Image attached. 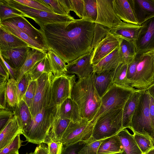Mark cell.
<instances>
[{
    "instance_id": "1",
    "label": "cell",
    "mask_w": 154,
    "mask_h": 154,
    "mask_svg": "<svg viewBox=\"0 0 154 154\" xmlns=\"http://www.w3.org/2000/svg\"><path fill=\"white\" fill-rule=\"evenodd\" d=\"M96 23L83 18L45 25L40 29L48 49L67 64L93 51Z\"/></svg>"
},
{
    "instance_id": "2",
    "label": "cell",
    "mask_w": 154,
    "mask_h": 154,
    "mask_svg": "<svg viewBox=\"0 0 154 154\" xmlns=\"http://www.w3.org/2000/svg\"><path fill=\"white\" fill-rule=\"evenodd\" d=\"M93 72L79 79L73 86L71 94L72 98L78 106L82 118L89 121L94 118L101 104V98L95 86Z\"/></svg>"
},
{
    "instance_id": "3",
    "label": "cell",
    "mask_w": 154,
    "mask_h": 154,
    "mask_svg": "<svg viewBox=\"0 0 154 154\" xmlns=\"http://www.w3.org/2000/svg\"><path fill=\"white\" fill-rule=\"evenodd\" d=\"M58 106L51 105L45 107L32 118L23 131L26 141L37 144L45 143L58 115Z\"/></svg>"
},
{
    "instance_id": "4",
    "label": "cell",
    "mask_w": 154,
    "mask_h": 154,
    "mask_svg": "<svg viewBox=\"0 0 154 154\" xmlns=\"http://www.w3.org/2000/svg\"><path fill=\"white\" fill-rule=\"evenodd\" d=\"M123 110L122 108L111 109L98 117L94 125L91 140L106 139L117 134L124 129Z\"/></svg>"
},
{
    "instance_id": "5",
    "label": "cell",
    "mask_w": 154,
    "mask_h": 154,
    "mask_svg": "<svg viewBox=\"0 0 154 154\" xmlns=\"http://www.w3.org/2000/svg\"><path fill=\"white\" fill-rule=\"evenodd\" d=\"M136 89L131 86L113 84L101 97V105L91 121L95 123L98 117L110 110L123 109L127 101Z\"/></svg>"
},
{
    "instance_id": "6",
    "label": "cell",
    "mask_w": 154,
    "mask_h": 154,
    "mask_svg": "<svg viewBox=\"0 0 154 154\" xmlns=\"http://www.w3.org/2000/svg\"><path fill=\"white\" fill-rule=\"evenodd\" d=\"M150 98L147 90H142L128 128L133 132L149 135L151 137L154 129L149 114Z\"/></svg>"
},
{
    "instance_id": "7",
    "label": "cell",
    "mask_w": 154,
    "mask_h": 154,
    "mask_svg": "<svg viewBox=\"0 0 154 154\" xmlns=\"http://www.w3.org/2000/svg\"><path fill=\"white\" fill-rule=\"evenodd\" d=\"M154 83V51H152L141 54L131 87L145 90Z\"/></svg>"
},
{
    "instance_id": "8",
    "label": "cell",
    "mask_w": 154,
    "mask_h": 154,
    "mask_svg": "<svg viewBox=\"0 0 154 154\" xmlns=\"http://www.w3.org/2000/svg\"><path fill=\"white\" fill-rule=\"evenodd\" d=\"M9 6L21 11L26 17L32 19L42 28L54 23L69 21L75 20L71 15H61L28 7L14 0H3Z\"/></svg>"
},
{
    "instance_id": "9",
    "label": "cell",
    "mask_w": 154,
    "mask_h": 154,
    "mask_svg": "<svg viewBox=\"0 0 154 154\" xmlns=\"http://www.w3.org/2000/svg\"><path fill=\"white\" fill-rule=\"evenodd\" d=\"M94 124L84 118L76 123L71 121L64 133L60 142L64 146L79 142H88L91 140Z\"/></svg>"
},
{
    "instance_id": "10",
    "label": "cell",
    "mask_w": 154,
    "mask_h": 154,
    "mask_svg": "<svg viewBox=\"0 0 154 154\" xmlns=\"http://www.w3.org/2000/svg\"><path fill=\"white\" fill-rule=\"evenodd\" d=\"M54 77L52 73H44L37 79V85L35 94L29 108L32 118L43 108L53 105L51 102V85Z\"/></svg>"
},
{
    "instance_id": "11",
    "label": "cell",
    "mask_w": 154,
    "mask_h": 154,
    "mask_svg": "<svg viewBox=\"0 0 154 154\" xmlns=\"http://www.w3.org/2000/svg\"><path fill=\"white\" fill-rule=\"evenodd\" d=\"M76 79L74 74H66L53 77L51 85V102L53 105L59 106L66 99L71 98Z\"/></svg>"
},
{
    "instance_id": "12",
    "label": "cell",
    "mask_w": 154,
    "mask_h": 154,
    "mask_svg": "<svg viewBox=\"0 0 154 154\" xmlns=\"http://www.w3.org/2000/svg\"><path fill=\"white\" fill-rule=\"evenodd\" d=\"M112 0H96L97 18L95 23L111 29L123 22L115 14L113 8Z\"/></svg>"
},
{
    "instance_id": "13",
    "label": "cell",
    "mask_w": 154,
    "mask_h": 154,
    "mask_svg": "<svg viewBox=\"0 0 154 154\" xmlns=\"http://www.w3.org/2000/svg\"><path fill=\"white\" fill-rule=\"evenodd\" d=\"M141 25L138 37L134 41L137 53L154 51V17Z\"/></svg>"
},
{
    "instance_id": "14",
    "label": "cell",
    "mask_w": 154,
    "mask_h": 154,
    "mask_svg": "<svg viewBox=\"0 0 154 154\" xmlns=\"http://www.w3.org/2000/svg\"><path fill=\"white\" fill-rule=\"evenodd\" d=\"M119 45V38L109 32L94 48L91 54V64L93 66L96 64Z\"/></svg>"
},
{
    "instance_id": "15",
    "label": "cell",
    "mask_w": 154,
    "mask_h": 154,
    "mask_svg": "<svg viewBox=\"0 0 154 154\" xmlns=\"http://www.w3.org/2000/svg\"><path fill=\"white\" fill-rule=\"evenodd\" d=\"M91 52L85 54L66 65V74H76L79 79L85 78L94 72L91 63Z\"/></svg>"
},
{
    "instance_id": "16",
    "label": "cell",
    "mask_w": 154,
    "mask_h": 154,
    "mask_svg": "<svg viewBox=\"0 0 154 154\" xmlns=\"http://www.w3.org/2000/svg\"><path fill=\"white\" fill-rule=\"evenodd\" d=\"M139 25L154 17V0H130Z\"/></svg>"
},
{
    "instance_id": "17",
    "label": "cell",
    "mask_w": 154,
    "mask_h": 154,
    "mask_svg": "<svg viewBox=\"0 0 154 154\" xmlns=\"http://www.w3.org/2000/svg\"><path fill=\"white\" fill-rule=\"evenodd\" d=\"M31 48L23 47L0 51V54L11 67L18 70L23 63Z\"/></svg>"
},
{
    "instance_id": "18",
    "label": "cell",
    "mask_w": 154,
    "mask_h": 154,
    "mask_svg": "<svg viewBox=\"0 0 154 154\" xmlns=\"http://www.w3.org/2000/svg\"><path fill=\"white\" fill-rule=\"evenodd\" d=\"M112 5L115 14L123 22L139 25L130 0H112Z\"/></svg>"
},
{
    "instance_id": "19",
    "label": "cell",
    "mask_w": 154,
    "mask_h": 154,
    "mask_svg": "<svg viewBox=\"0 0 154 154\" xmlns=\"http://www.w3.org/2000/svg\"><path fill=\"white\" fill-rule=\"evenodd\" d=\"M4 21L15 26L34 40L46 46L44 41L43 35L40 29H37L34 27L24 17H17Z\"/></svg>"
},
{
    "instance_id": "20",
    "label": "cell",
    "mask_w": 154,
    "mask_h": 154,
    "mask_svg": "<svg viewBox=\"0 0 154 154\" xmlns=\"http://www.w3.org/2000/svg\"><path fill=\"white\" fill-rule=\"evenodd\" d=\"M142 25L128 23L123 22L110 29V32L115 37L134 42L138 38Z\"/></svg>"
},
{
    "instance_id": "21",
    "label": "cell",
    "mask_w": 154,
    "mask_h": 154,
    "mask_svg": "<svg viewBox=\"0 0 154 154\" xmlns=\"http://www.w3.org/2000/svg\"><path fill=\"white\" fill-rule=\"evenodd\" d=\"M0 26L26 42L32 48L47 53L48 47L34 40L28 35L20 30L15 26L5 21L0 23Z\"/></svg>"
},
{
    "instance_id": "22",
    "label": "cell",
    "mask_w": 154,
    "mask_h": 154,
    "mask_svg": "<svg viewBox=\"0 0 154 154\" xmlns=\"http://www.w3.org/2000/svg\"><path fill=\"white\" fill-rule=\"evenodd\" d=\"M16 116L14 115L0 131V150L6 146L18 134H23Z\"/></svg>"
},
{
    "instance_id": "23",
    "label": "cell",
    "mask_w": 154,
    "mask_h": 154,
    "mask_svg": "<svg viewBox=\"0 0 154 154\" xmlns=\"http://www.w3.org/2000/svg\"><path fill=\"white\" fill-rule=\"evenodd\" d=\"M58 116L74 123L80 122L82 119L78 104L72 98H67L58 106Z\"/></svg>"
},
{
    "instance_id": "24",
    "label": "cell",
    "mask_w": 154,
    "mask_h": 154,
    "mask_svg": "<svg viewBox=\"0 0 154 154\" xmlns=\"http://www.w3.org/2000/svg\"><path fill=\"white\" fill-rule=\"evenodd\" d=\"M115 69L93 72L95 86L101 98L114 84L113 79Z\"/></svg>"
},
{
    "instance_id": "25",
    "label": "cell",
    "mask_w": 154,
    "mask_h": 154,
    "mask_svg": "<svg viewBox=\"0 0 154 154\" xmlns=\"http://www.w3.org/2000/svg\"><path fill=\"white\" fill-rule=\"evenodd\" d=\"M122 63L123 61L120 54L119 46L93 66V72L116 69Z\"/></svg>"
},
{
    "instance_id": "26",
    "label": "cell",
    "mask_w": 154,
    "mask_h": 154,
    "mask_svg": "<svg viewBox=\"0 0 154 154\" xmlns=\"http://www.w3.org/2000/svg\"><path fill=\"white\" fill-rule=\"evenodd\" d=\"M142 91L136 89L125 104L122 114V125L124 128H128L130 126L132 117L137 105Z\"/></svg>"
},
{
    "instance_id": "27",
    "label": "cell",
    "mask_w": 154,
    "mask_h": 154,
    "mask_svg": "<svg viewBox=\"0 0 154 154\" xmlns=\"http://www.w3.org/2000/svg\"><path fill=\"white\" fill-rule=\"evenodd\" d=\"M47 53L31 48L25 60L21 67L17 70V82L23 75L27 73L38 61L44 57Z\"/></svg>"
},
{
    "instance_id": "28",
    "label": "cell",
    "mask_w": 154,
    "mask_h": 154,
    "mask_svg": "<svg viewBox=\"0 0 154 154\" xmlns=\"http://www.w3.org/2000/svg\"><path fill=\"white\" fill-rule=\"evenodd\" d=\"M124 128L117 134L123 147L122 154H142L134 138L133 132L131 134Z\"/></svg>"
},
{
    "instance_id": "29",
    "label": "cell",
    "mask_w": 154,
    "mask_h": 154,
    "mask_svg": "<svg viewBox=\"0 0 154 154\" xmlns=\"http://www.w3.org/2000/svg\"><path fill=\"white\" fill-rule=\"evenodd\" d=\"M71 121L69 119L61 118L57 115L45 143L46 144L51 141L60 142L64 133Z\"/></svg>"
},
{
    "instance_id": "30",
    "label": "cell",
    "mask_w": 154,
    "mask_h": 154,
    "mask_svg": "<svg viewBox=\"0 0 154 154\" xmlns=\"http://www.w3.org/2000/svg\"><path fill=\"white\" fill-rule=\"evenodd\" d=\"M29 47L26 42L0 26V51Z\"/></svg>"
},
{
    "instance_id": "31",
    "label": "cell",
    "mask_w": 154,
    "mask_h": 154,
    "mask_svg": "<svg viewBox=\"0 0 154 154\" xmlns=\"http://www.w3.org/2000/svg\"><path fill=\"white\" fill-rule=\"evenodd\" d=\"M123 147L117 134L106 138L101 144L97 154L122 152Z\"/></svg>"
},
{
    "instance_id": "32",
    "label": "cell",
    "mask_w": 154,
    "mask_h": 154,
    "mask_svg": "<svg viewBox=\"0 0 154 154\" xmlns=\"http://www.w3.org/2000/svg\"><path fill=\"white\" fill-rule=\"evenodd\" d=\"M18 124L24 131L29 124L32 119V116L29 107L23 100H22L14 111Z\"/></svg>"
},
{
    "instance_id": "33",
    "label": "cell",
    "mask_w": 154,
    "mask_h": 154,
    "mask_svg": "<svg viewBox=\"0 0 154 154\" xmlns=\"http://www.w3.org/2000/svg\"><path fill=\"white\" fill-rule=\"evenodd\" d=\"M119 51L123 63L128 65L132 61L137 51L134 42L119 38Z\"/></svg>"
},
{
    "instance_id": "34",
    "label": "cell",
    "mask_w": 154,
    "mask_h": 154,
    "mask_svg": "<svg viewBox=\"0 0 154 154\" xmlns=\"http://www.w3.org/2000/svg\"><path fill=\"white\" fill-rule=\"evenodd\" d=\"M47 54L54 76L66 74V63L51 49H48Z\"/></svg>"
},
{
    "instance_id": "35",
    "label": "cell",
    "mask_w": 154,
    "mask_h": 154,
    "mask_svg": "<svg viewBox=\"0 0 154 154\" xmlns=\"http://www.w3.org/2000/svg\"><path fill=\"white\" fill-rule=\"evenodd\" d=\"M27 73L32 80L37 79L44 73L53 74L47 54L44 57L37 62Z\"/></svg>"
},
{
    "instance_id": "36",
    "label": "cell",
    "mask_w": 154,
    "mask_h": 154,
    "mask_svg": "<svg viewBox=\"0 0 154 154\" xmlns=\"http://www.w3.org/2000/svg\"><path fill=\"white\" fill-rule=\"evenodd\" d=\"M7 103L11 107H14L19 104L17 82L16 80L9 79L6 84Z\"/></svg>"
},
{
    "instance_id": "37",
    "label": "cell",
    "mask_w": 154,
    "mask_h": 154,
    "mask_svg": "<svg viewBox=\"0 0 154 154\" xmlns=\"http://www.w3.org/2000/svg\"><path fill=\"white\" fill-rule=\"evenodd\" d=\"M133 132L135 140L142 154H146L154 149L152 139L150 136Z\"/></svg>"
},
{
    "instance_id": "38",
    "label": "cell",
    "mask_w": 154,
    "mask_h": 154,
    "mask_svg": "<svg viewBox=\"0 0 154 154\" xmlns=\"http://www.w3.org/2000/svg\"><path fill=\"white\" fill-rule=\"evenodd\" d=\"M25 17L21 11L9 6L3 0H0V23L9 19Z\"/></svg>"
},
{
    "instance_id": "39",
    "label": "cell",
    "mask_w": 154,
    "mask_h": 154,
    "mask_svg": "<svg viewBox=\"0 0 154 154\" xmlns=\"http://www.w3.org/2000/svg\"><path fill=\"white\" fill-rule=\"evenodd\" d=\"M49 5L54 13L61 15H71L66 0H40Z\"/></svg>"
},
{
    "instance_id": "40",
    "label": "cell",
    "mask_w": 154,
    "mask_h": 154,
    "mask_svg": "<svg viewBox=\"0 0 154 154\" xmlns=\"http://www.w3.org/2000/svg\"><path fill=\"white\" fill-rule=\"evenodd\" d=\"M128 65L124 63L120 64L115 69L113 79L114 84L125 86H130L127 77Z\"/></svg>"
},
{
    "instance_id": "41",
    "label": "cell",
    "mask_w": 154,
    "mask_h": 154,
    "mask_svg": "<svg viewBox=\"0 0 154 154\" xmlns=\"http://www.w3.org/2000/svg\"><path fill=\"white\" fill-rule=\"evenodd\" d=\"M66 2L70 11H73L80 19H88L86 17L84 0H66Z\"/></svg>"
},
{
    "instance_id": "42",
    "label": "cell",
    "mask_w": 154,
    "mask_h": 154,
    "mask_svg": "<svg viewBox=\"0 0 154 154\" xmlns=\"http://www.w3.org/2000/svg\"><path fill=\"white\" fill-rule=\"evenodd\" d=\"M15 1L21 4L31 8L54 13L50 7L40 1V0H14Z\"/></svg>"
},
{
    "instance_id": "43",
    "label": "cell",
    "mask_w": 154,
    "mask_h": 154,
    "mask_svg": "<svg viewBox=\"0 0 154 154\" xmlns=\"http://www.w3.org/2000/svg\"><path fill=\"white\" fill-rule=\"evenodd\" d=\"M86 18L95 23L97 15L96 0H84Z\"/></svg>"
},
{
    "instance_id": "44",
    "label": "cell",
    "mask_w": 154,
    "mask_h": 154,
    "mask_svg": "<svg viewBox=\"0 0 154 154\" xmlns=\"http://www.w3.org/2000/svg\"><path fill=\"white\" fill-rule=\"evenodd\" d=\"M91 140L85 143L79 152V154H97L100 146L105 139Z\"/></svg>"
},
{
    "instance_id": "45",
    "label": "cell",
    "mask_w": 154,
    "mask_h": 154,
    "mask_svg": "<svg viewBox=\"0 0 154 154\" xmlns=\"http://www.w3.org/2000/svg\"><path fill=\"white\" fill-rule=\"evenodd\" d=\"M37 85V80H31L29 83L27 89L23 98L30 108L35 94Z\"/></svg>"
},
{
    "instance_id": "46",
    "label": "cell",
    "mask_w": 154,
    "mask_h": 154,
    "mask_svg": "<svg viewBox=\"0 0 154 154\" xmlns=\"http://www.w3.org/2000/svg\"><path fill=\"white\" fill-rule=\"evenodd\" d=\"M31 80H32L29 75L27 73L25 74L17 82L19 103L22 100Z\"/></svg>"
},
{
    "instance_id": "47",
    "label": "cell",
    "mask_w": 154,
    "mask_h": 154,
    "mask_svg": "<svg viewBox=\"0 0 154 154\" xmlns=\"http://www.w3.org/2000/svg\"><path fill=\"white\" fill-rule=\"evenodd\" d=\"M20 134H18L10 143L0 150V154H8L13 152L18 151L23 142L20 139Z\"/></svg>"
},
{
    "instance_id": "48",
    "label": "cell",
    "mask_w": 154,
    "mask_h": 154,
    "mask_svg": "<svg viewBox=\"0 0 154 154\" xmlns=\"http://www.w3.org/2000/svg\"><path fill=\"white\" fill-rule=\"evenodd\" d=\"M141 54L137 53L131 62L128 65L127 77L131 86L136 73L137 64Z\"/></svg>"
},
{
    "instance_id": "49",
    "label": "cell",
    "mask_w": 154,
    "mask_h": 154,
    "mask_svg": "<svg viewBox=\"0 0 154 154\" xmlns=\"http://www.w3.org/2000/svg\"><path fill=\"white\" fill-rule=\"evenodd\" d=\"M85 144L83 142H79L68 145H63L60 154H79V151Z\"/></svg>"
},
{
    "instance_id": "50",
    "label": "cell",
    "mask_w": 154,
    "mask_h": 154,
    "mask_svg": "<svg viewBox=\"0 0 154 154\" xmlns=\"http://www.w3.org/2000/svg\"><path fill=\"white\" fill-rule=\"evenodd\" d=\"M0 109L6 108L7 103L6 93V84L7 80L3 77H0Z\"/></svg>"
},
{
    "instance_id": "51",
    "label": "cell",
    "mask_w": 154,
    "mask_h": 154,
    "mask_svg": "<svg viewBox=\"0 0 154 154\" xmlns=\"http://www.w3.org/2000/svg\"><path fill=\"white\" fill-rule=\"evenodd\" d=\"M14 112L6 108L0 109V128L1 130L14 115Z\"/></svg>"
},
{
    "instance_id": "52",
    "label": "cell",
    "mask_w": 154,
    "mask_h": 154,
    "mask_svg": "<svg viewBox=\"0 0 154 154\" xmlns=\"http://www.w3.org/2000/svg\"><path fill=\"white\" fill-rule=\"evenodd\" d=\"M46 144L49 154H60L63 146L61 142L51 141Z\"/></svg>"
},
{
    "instance_id": "53",
    "label": "cell",
    "mask_w": 154,
    "mask_h": 154,
    "mask_svg": "<svg viewBox=\"0 0 154 154\" xmlns=\"http://www.w3.org/2000/svg\"><path fill=\"white\" fill-rule=\"evenodd\" d=\"M0 58L2 60L4 63L8 70L10 75V79H13L15 80L17 79V70L11 67L3 59L0 54Z\"/></svg>"
},
{
    "instance_id": "54",
    "label": "cell",
    "mask_w": 154,
    "mask_h": 154,
    "mask_svg": "<svg viewBox=\"0 0 154 154\" xmlns=\"http://www.w3.org/2000/svg\"><path fill=\"white\" fill-rule=\"evenodd\" d=\"M34 152L35 154H49L47 145L44 143L39 144L35 148Z\"/></svg>"
},
{
    "instance_id": "55",
    "label": "cell",
    "mask_w": 154,
    "mask_h": 154,
    "mask_svg": "<svg viewBox=\"0 0 154 154\" xmlns=\"http://www.w3.org/2000/svg\"><path fill=\"white\" fill-rule=\"evenodd\" d=\"M0 76L6 79L7 80L10 77L9 72L1 59L0 61Z\"/></svg>"
},
{
    "instance_id": "56",
    "label": "cell",
    "mask_w": 154,
    "mask_h": 154,
    "mask_svg": "<svg viewBox=\"0 0 154 154\" xmlns=\"http://www.w3.org/2000/svg\"><path fill=\"white\" fill-rule=\"evenodd\" d=\"M149 112L152 124L154 129V99L150 96Z\"/></svg>"
},
{
    "instance_id": "57",
    "label": "cell",
    "mask_w": 154,
    "mask_h": 154,
    "mask_svg": "<svg viewBox=\"0 0 154 154\" xmlns=\"http://www.w3.org/2000/svg\"><path fill=\"white\" fill-rule=\"evenodd\" d=\"M146 90L150 95L154 99V83L150 86Z\"/></svg>"
},
{
    "instance_id": "58",
    "label": "cell",
    "mask_w": 154,
    "mask_h": 154,
    "mask_svg": "<svg viewBox=\"0 0 154 154\" xmlns=\"http://www.w3.org/2000/svg\"><path fill=\"white\" fill-rule=\"evenodd\" d=\"M146 154H154V149L150 150Z\"/></svg>"
},
{
    "instance_id": "59",
    "label": "cell",
    "mask_w": 154,
    "mask_h": 154,
    "mask_svg": "<svg viewBox=\"0 0 154 154\" xmlns=\"http://www.w3.org/2000/svg\"><path fill=\"white\" fill-rule=\"evenodd\" d=\"M8 154H19V153L18 151H14L11 152Z\"/></svg>"
},
{
    "instance_id": "60",
    "label": "cell",
    "mask_w": 154,
    "mask_h": 154,
    "mask_svg": "<svg viewBox=\"0 0 154 154\" xmlns=\"http://www.w3.org/2000/svg\"><path fill=\"white\" fill-rule=\"evenodd\" d=\"M151 137H152V139L153 143V145L154 146V130L153 133V134H152Z\"/></svg>"
},
{
    "instance_id": "61",
    "label": "cell",
    "mask_w": 154,
    "mask_h": 154,
    "mask_svg": "<svg viewBox=\"0 0 154 154\" xmlns=\"http://www.w3.org/2000/svg\"><path fill=\"white\" fill-rule=\"evenodd\" d=\"M25 154H35V153L34 152H31L29 153H26Z\"/></svg>"
},
{
    "instance_id": "62",
    "label": "cell",
    "mask_w": 154,
    "mask_h": 154,
    "mask_svg": "<svg viewBox=\"0 0 154 154\" xmlns=\"http://www.w3.org/2000/svg\"><path fill=\"white\" fill-rule=\"evenodd\" d=\"M122 154V152H119V153H114L113 154Z\"/></svg>"
}]
</instances>
